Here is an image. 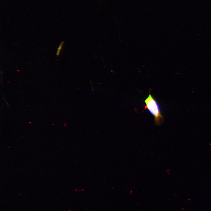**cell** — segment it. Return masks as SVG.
Wrapping results in <instances>:
<instances>
[{
	"instance_id": "7a4b0ae2",
	"label": "cell",
	"mask_w": 211,
	"mask_h": 211,
	"mask_svg": "<svg viewBox=\"0 0 211 211\" xmlns=\"http://www.w3.org/2000/svg\"><path fill=\"white\" fill-rule=\"evenodd\" d=\"M64 42H61V44L59 45V46L57 49V52L56 53V55H57V56H59V55L60 54V51L62 49V47L63 44H64Z\"/></svg>"
},
{
	"instance_id": "6da1fadb",
	"label": "cell",
	"mask_w": 211,
	"mask_h": 211,
	"mask_svg": "<svg viewBox=\"0 0 211 211\" xmlns=\"http://www.w3.org/2000/svg\"><path fill=\"white\" fill-rule=\"evenodd\" d=\"M146 103L145 109H147L154 116L155 123L157 125L161 124L163 120L158 103L149 93L148 96L144 101Z\"/></svg>"
}]
</instances>
